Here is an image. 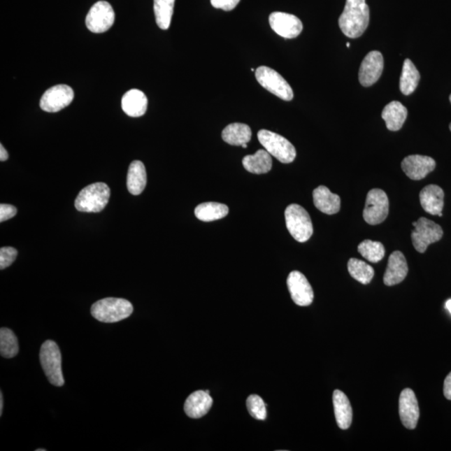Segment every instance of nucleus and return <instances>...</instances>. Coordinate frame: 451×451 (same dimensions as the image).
Here are the masks:
<instances>
[{"instance_id":"obj_1","label":"nucleus","mask_w":451,"mask_h":451,"mask_svg":"<svg viewBox=\"0 0 451 451\" xmlns=\"http://www.w3.org/2000/svg\"><path fill=\"white\" fill-rule=\"evenodd\" d=\"M369 8L365 0H346L338 19L339 28L347 37L357 38L368 27Z\"/></svg>"},{"instance_id":"obj_2","label":"nucleus","mask_w":451,"mask_h":451,"mask_svg":"<svg viewBox=\"0 0 451 451\" xmlns=\"http://www.w3.org/2000/svg\"><path fill=\"white\" fill-rule=\"evenodd\" d=\"M132 313V304L123 299L106 298L97 301L92 307V316L102 323H117L127 319Z\"/></svg>"},{"instance_id":"obj_3","label":"nucleus","mask_w":451,"mask_h":451,"mask_svg":"<svg viewBox=\"0 0 451 451\" xmlns=\"http://www.w3.org/2000/svg\"><path fill=\"white\" fill-rule=\"evenodd\" d=\"M110 196V190L106 183L89 185L77 196L76 208L83 213H101L108 204Z\"/></svg>"},{"instance_id":"obj_4","label":"nucleus","mask_w":451,"mask_h":451,"mask_svg":"<svg viewBox=\"0 0 451 451\" xmlns=\"http://www.w3.org/2000/svg\"><path fill=\"white\" fill-rule=\"evenodd\" d=\"M287 229L292 237L299 243H305L312 237L313 227L310 216L303 207L291 204L285 210Z\"/></svg>"},{"instance_id":"obj_5","label":"nucleus","mask_w":451,"mask_h":451,"mask_svg":"<svg viewBox=\"0 0 451 451\" xmlns=\"http://www.w3.org/2000/svg\"><path fill=\"white\" fill-rule=\"evenodd\" d=\"M43 371L51 385L62 387L64 384L62 372V353L57 343L47 341L43 343L40 352Z\"/></svg>"},{"instance_id":"obj_6","label":"nucleus","mask_w":451,"mask_h":451,"mask_svg":"<svg viewBox=\"0 0 451 451\" xmlns=\"http://www.w3.org/2000/svg\"><path fill=\"white\" fill-rule=\"evenodd\" d=\"M257 138L266 150L285 164L293 162L296 157V149L294 145L285 137L268 130H261L257 133Z\"/></svg>"},{"instance_id":"obj_7","label":"nucleus","mask_w":451,"mask_h":451,"mask_svg":"<svg viewBox=\"0 0 451 451\" xmlns=\"http://www.w3.org/2000/svg\"><path fill=\"white\" fill-rule=\"evenodd\" d=\"M256 79L264 89L283 101L294 99L293 89L276 71L267 66H260L255 71Z\"/></svg>"},{"instance_id":"obj_8","label":"nucleus","mask_w":451,"mask_h":451,"mask_svg":"<svg viewBox=\"0 0 451 451\" xmlns=\"http://www.w3.org/2000/svg\"><path fill=\"white\" fill-rule=\"evenodd\" d=\"M415 229L412 231L411 239L416 251L424 253L429 244L439 242L443 237V230L435 222L425 217H420L413 222Z\"/></svg>"},{"instance_id":"obj_9","label":"nucleus","mask_w":451,"mask_h":451,"mask_svg":"<svg viewBox=\"0 0 451 451\" xmlns=\"http://www.w3.org/2000/svg\"><path fill=\"white\" fill-rule=\"evenodd\" d=\"M389 199L381 189H372L366 197L364 210V221L369 225H378L383 222L389 214Z\"/></svg>"},{"instance_id":"obj_10","label":"nucleus","mask_w":451,"mask_h":451,"mask_svg":"<svg viewBox=\"0 0 451 451\" xmlns=\"http://www.w3.org/2000/svg\"><path fill=\"white\" fill-rule=\"evenodd\" d=\"M115 17L113 8L108 2L99 1L90 8L85 24L93 33H104L113 27Z\"/></svg>"},{"instance_id":"obj_11","label":"nucleus","mask_w":451,"mask_h":451,"mask_svg":"<svg viewBox=\"0 0 451 451\" xmlns=\"http://www.w3.org/2000/svg\"><path fill=\"white\" fill-rule=\"evenodd\" d=\"M74 96V92L69 85H55L43 94L40 102L41 108L46 113H58L70 106Z\"/></svg>"},{"instance_id":"obj_12","label":"nucleus","mask_w":451,"mask_h":451,"mask_svg":"<svg viewBox=\"0 0 451 451\" xmlns=\"http://www.w3.org/2000/svg\"><path fill=\"white\" fill-rule=\"evenodd\" d=\"M292 299L301 307L309 306L313 303L315 294L306 277L299 271H293L287 279Z\"/></svg>"},{"instance_id":"obj_13","label":"nucleus","mask_w":451,"mask_h":451,"mask_svg":"<svg viewBox=\"0 0 451 451\" xmlns=\"http://www.w3.org/2000/svg\"><path fill=\"white\" fill-rule=\"evenodd\" d=\"M384 70L383 55L373 50L364 57L359 72V80L364 87H371L380 78Z\"/></svg>"},{"instance_id":"obj_14","label":"nucleus","mask_w":451,"mask_h":451,"mask_svg":"<svg viewBox=\"0 0 451 451\" xmlns=\"http://www.w3.org/2000/svg\"><path fill=\"white\" fill-rule=\"evenodd\" d=\"M269 24L275 33L285 38L298 37L303 30V24L298 17L287 13H273L269 16Z\"/></svg>"},{"instance_id":"obj_15","label":"nucleus","mask_w":451,"mask_h":451,"mask_svg":"<svg viewBox=\"0 0 451 451\" xmlns=\"http://www.w3.org/2000/svg\"><path fill=\"white\" fill-rule=\"evenodd\" d=\"M399 412L403 427L409 429H415L417 427L420 408L413 390L406 389L402 391L399 396Z\"/></svg>"},{"instance_id":"obj_16","label":"nucleus","mask_w":451,"mask_h":451,"mask_svg":"<svg viewBox=\"0 0 451 451\" xmlns=\"http://www.w3.org/2000/svg\"><path fill=\"white\" fill-rule=\"evenodd\" d=\"M436 163L433 158L420 155H412L403 159L402 170L408 178L414 180L424 179L435 170Z\"/></svg>"},{"instance_id":"obj_17","label":"nucleus","mask_w":451,"mask_h":451,"mask_svg":"<svg viewBox=\"0 0 451 451\" xmlns=\"http://www.w3.org/2000/svg\"><path fill=\"white\" fill-rule=\"evenodd\" d=\"M408 271L409 269L405 255L399 251L391 253L384 276L385 285L394 286L402 282L407 276Z\"/></svg>"},{"instance_id":"obj_18","label":"nucleus","mask_w":451,"mask_h":451,"mask_svg":"<svg viewBox=\"0 0 451 451\" xmlns=\"http://www.w3.org/2000/svg\"><path fill=\"white\" fill-rule=\"evenodd\" d=\"M213 403V398L207 391H196L189 395L185 402V413L192 419H200L208 413Z\"/></svg>"},{"instance_id":"obj_19","label":"nucleus","mask_w":451,"mask_h":451,"mask_svg":"<svg viewBox=\"0 0 451 451\" xmlns=\"http://www.w3.org/2000/svg\"><path fill=\"white\" fill-rule=\"evenodd\" d=\"M445 193L443 189L437 185H429L420 193V204L429 214L439 215L444 208Z\"/></svg>"},{"instance_id":"obj_20","label":"nucleus","mask_w":451,"mask_h":451,"mask_svg":"<svg viewBox=\"0 0 451 451\" xmlns=\"http://www.w3.org/2000/svg\"><path fill=\"white\" fill-rule=\"evenodd\" d=\"M148 100L140 90L132 89L124 94L122 107L124 113L131 117H140L147 113Z\"/></svg>"},{"instance_id":"obj_21","label":"nucleus","mask_w":451,"mask_h":451,"mask_svg":"<svg viewBox=\"0 0 451 451\" xmlns=\"http://www.w3.org/2000/svg\"><path fill=\"white\" fill-rule=\"evenodd\" d=\"M313 203L320 212L328 215L336 214L341 207V196L331 192L328 187L320 186L313 192Z\"/></svg>"},{"instance_id":"obj_22","label":"nucleus","mask_w":451,"mask_h":451,"mask_svg":"<svg viewBox=\"0 0 451 451\" xmlns=\"http://www.w3.org/2000/svg\"><path fill=\"white\" fill-rule=\"evenodd\" d=\"M333 403L335 418H336L338 427L341 429H349L352 419H353V410H352V406L347 395L341 390H334Z\"/></svg>"},{"instance_id":"obj_23","label":"nucleus","mask_w":451,"mask_h":451,"mask_svg":"<svg viewBox=\"0 0 451 451\" xmlns=\"http://www.w3.org/2000/svg\"><path fill=\"white\" fill-rule=\"evenodd\" d=\"M407 115L406 107L399 101L390 102L382 111V118L385 122L386 127L391 131L401 130L406 122Z\"/></svg>"},{"instance_id":"obj_24","label":"nucleus","mask_w":451,"mask_h":451,"mask_svg":"<svg viewBox=\"0 0 451 451\" xmlns=\"http://www.w3.org/2000/svg\"><path fill=\"white\" fill-rule=\"evenodd\" d=\"M147 171L143 162L134 161L129 166L127 186L132 195H140L147 186Z\"/></svg>"},{"instance_id":"obj_25","label":"nucleus","mask_w":451,"mask_h":451,"mask_svg":"<svg viewBox=\"0 0 451 451\" xmlns=\"http://www.w3.org/2000/svg\"><path fill=\"white\" fill-rule=\"evenodd\" d=\"M244 169L253 174L269 173L273 167L271 155L266 150H259L255 155H248L243 158Z\"/></svg>"},{"instance_id":"obj_26","label":"nucleus","mask_w":451,"mask_h":451,"mask_svg":"<svg viewBox=\"0 0 451 451\" xmlns=\"http://www.w3.org/2000/svg\"><path fill=\"white\" fill-rule=\"evenodd\" d=\"M222 137L227 144L243 145L251 141L252 130L246 124L233 123L222 131Z\"/></svg>"},{"instance_id":"obj_27","label":"nucleus","mask_w":451,"mask_h":451,"mask_svg":"<svg viewBox=\"0 0 451 451\" xmlns=\"http://www.w3.org/2000/svg\"><path fill=\"white\" fill-rule=\"evenodd\" d=\"M420 80V75L417 68L410 59H406L403 62L399 89L405 96H410L417 88Z\"/></svg>"},{"instance_id":"obj_28","label":"nucleus","mask_w":451,"mask_h":451,"mask_svg":"<svg viewBox=\"0 0 451 451\" xmlns=\"http://www.w3.org/2000/svg\"><path fill=\"white\" fill-rule=\"evenodd\" d=\"M229 208L225 204L218 203H201L195 209V215L197 219L203 222H213L219 220L227 216Z\"/></svg>"},{"instance_id":"obj_29","label":"nucleus","mask_w":451,"mask_h":451,"mask_svg":"<svg viewBox=\"0 0 451 451\" xmlns=\"http://www.w3.org/2000/svg\"><path fill=\"white\" fill-rule=\"evenodd\" d=\"M174 4L175 0H154V13L159 28L166 30L170 27Z\"/></svg>"},{"instance_id":"obj_30","label":"nucleus","mask_w":451,"mask_h":451,"mask_svg":"<svg viewBox=\"0 0 451 451\" xmlns=\"http://www.w3.org/2000/svg\"><path fill=\"white\" fill-rule=\"evenodd\" d=\"M348 270L352 278L364 285H368L375 276V270L371 266L357 259H350Z\"/></svg>"},{"instance_id":"obj_31","label":"nucleus","mask_w":451,"mask_h":451,"mask_svg":"<svg viewBox=\"0 0 451 451\" xmlns=\"http://www.w3.org/2000/svg\"><path fill=\"white\" fill-rule=\"evenodd\" d=\"M18 353V339L15 333L7 328L0 329V354L3 358L10 359Z\"/></svg>"},{"instance_id":"obj_32","label":"nucleus","mask_w":451,"mask_h":451,"mask_svg":"<svg viewBox=\"0 0 451 451\" xmlns=\"http://www.w3.org/2000/svg\"><path fill=\"white\" fill-rule=\"evenodd\" d=\"M358 251L365 259L371 263L376 264L384 259L385 249L384 245L380 242L371 240H364L359 245Z\"/></svg>"},{"instance_id":"obj_33","label":"nucleus","mask_w":451,"mask_h":451,"mask_svg":"<svg viewBox=\"0 0 451 451\" xmlns=\"http://www.w3.org/2000/svg\"><path fill=\"white\" fill-rule=\"evenodd\" d=\"M247 407L249 414L257 420L267 419V405L259 395L252 394L247 399Z\"/></svg>"},{"instance_id":"obj_34","label":"nucleus","mask_w":451,"mask_h":451,"mask_svg":"<svg viewBox=\"0 0 451 451\" xmlns=\"http://www.w3.org/2000/svg\"><path fill=\"white\" fill-rule=\"evenodd\" d=\"M18 252L12 247H3L0 249V269H6L14 263Z\"/></svg>"},{"instance_id":"obj_35","label":"nucleus","mask_w":451,"mask_h":451,"mask_svg":"<svg viewBox=\"0 0 451 451\" xmlns=\"http://www.w3.org/2000/svg\"><path fill=\"white\" fill-rule=\"evenodd\" d=\"M239 2L240 0H210V3L214 8H221L225 11L234 10Z\"/></svg>"},{"instance_id":"obj_36","label":"nucleus","mask_w":451,"mask_h":451,"mask_svg":"<svg viewBox=\"0 0 451 451\" xmlns=\"http://www.w3.org/2000/svg\"><path fill=\"white\" fill-rule=\"evenodd\" d=\"M16 214L17 208L14 206L10 204L0 205V222H6L8 219L14 217Z\"/></svg>"},{"instance_id":"obj_37","label":"nucleus","mask_w":451,"mask_h":451,"mask_svg":"<svg viewBox=\"0 0 451 451\" xmlns=\"http://www.w3.org/2000/svg\"><path fill=\"white\" fill-rule=\"evenodd\" d=\"M444 394L445 397L449 401H451V372L448 377L445 378L444 383Z\"/></svg>"},{"instance_id":"obj_38","label":"nucleus","mask_w":451,"mask_h":451,"mask_svg":"<svg viewBox=\"0 0 451 451\" xmlns=\"http://www.w3.org/2000/svg\"><path fill=\"white\" fill-rule=\"evenodd\" d=\"M8 154L6 148H3V145H0V161L6 162L8 160Z\"/></svg>"},{"instance_id":"obj_39","label":"nucleus","mask_w":451,"mask_h":451,"mask_svg":"<svg viewBox=\"0 0 451 451\" xmlns=\"http://www.w3.org/2000/svg\"><path fill=\"white\" fill-rule=\"evenodd\" d=\"M3 393H0V416L2 415L3 414Z\"/></svg>"},{"instance_id":"obj_40","label":"nucleus","mask_w":451,"mask_h":451,"mask_svg":"<svg viewBox=\"0 0 451 451\" xmlns=\"http://www.w3.org/2000/svg\"><path fill=\"white\" fill-rule=\"evenodd\" d=\"M445 308L451 313V299L448 300L445 303Z\"/></svg>"},{"instance_id":"obj_41","label":"nucleus","mask_w":451,"mask_h":451,"mask_svg":"<svg viewBox=\"0 0 451 451\" xmlns=\"http://www.w3.org/2000/svg\"><path fill=\"white\" fill-rule=\"evenodd\" d=\"M242 147H243V148H248V145H247V144H243V145H242Z\"/></svg>"},{"instance_id":"obj_42","label":"nucleus","mask_w":451,"mask_h":451,"mask_svg":"<svg viewBox=\"0 0 451 451\" xmlns=\"http://www.w3.org/2000/svg\"><path fill=\"white\" fill-rule=\"evenodd\" d=\"M45 449H37L36 451H45Z\"/></svg>"},{"instance_id":"obj_43","label":"nucleus","mask_w":451,"mask_h":451,"mask_svg":"<svg viewBox=\"0 0 451 451\" xmlns=\"http://www.w3.org/2000/svg\"><path fill=\"white\" fill-rule=\"evenodd\" d=\"M438 216H439V217H443V214H442V213H440L439 215H438Z\"/></svg>"},{"instance_id":"obj_44","label":"nucleus","mask_w":451,"mask_h":451,"mask_svg":"<svg viewBox=\"0 0 451 451\" xmlns=\"http://www.w3.org/2000/svg\"><path fill=\"white\" fill-rule=\"evenodd\" d=\"M347 47H350V43H347Z\"/></svg>"},{"instance_id":"obj_45","label":"nucleus","mask_w":451,"mask_h":451,"mask_svg":"<svg viewBox=\"0 0 451 451\" xmlns=\"http://www.w3.org/2000/svg\"><path fill=\"white\" fill-rule=\"evenodd\" d=\"M450 130L451 131V123L450 124Z\"/></svg>"},{"instance_id":"obj_46","label":"nucleus","mask_w":451,"mask_h":451,"mask_svg":"<svg viewBox=\"0 0 451 451\" xmlns=\"http://www.w3.org/2000/svg\"><path fill=\"white\" fill-rule=\"evenodd\" d=\"M450 101L451 103V94H450Z\"/></svg>"}]
</instances>
